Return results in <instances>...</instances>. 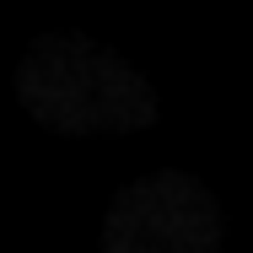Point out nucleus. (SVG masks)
<instances>
[{
	"label": "nucleus",
	"mask_w": 253,
	"mask_h": 253,
	"mask_svg": "<svg viewBox=\"0 0 253 253\" xmlns=\"http://www.w3.org/2000/svg\"><path fill=\"white\" fill-rule=\"evenodd\" d=\"M16 97L38 124L59 135H81V140L151 129L162 113L151 81L129 59L76 33H54L38 49H27V59L16 65Z\"/></svg>",
	"instance_id": "1"
},
{
	"label": "nucleus",
	"mask_w": 253,
	"mask_h": 253,
	"mask_svg": "<svg viewBox=\"0 0 253 253\" xmlns=\"http://www.w3.org/2000/svg\"><path fill=\"white\" fill-rule=\"evenodd\" d=\"M102 253H221V210L200 178L146 172L113 194Z\"/></svg>",
	"instance_id": "2"
}]
</instances>
